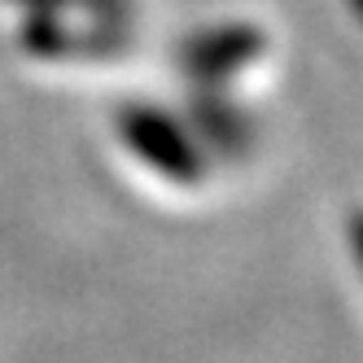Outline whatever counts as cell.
Instances as JSON below:
<instances>
[{"label": "cell", "mask_w": 363, "mask_h": 363, "mask_svg": "<svg viewBox=\"0 0 363 363\" xmlns=\"http://www.w3.org/2000/svg\"><path fill=\"white\" fill-rule=\"evenodd\" d=\"M263 127L237 123L171 84L162 92H127L106 114L101 149L118 189L167 215L219 206L258 167Z\"/></svg>", "instance_id": "6da1fadb"}, {"label": "cell", "mask_w": 363, "mask_h": 363, "mask_svg": "<svg viewBox=\"0 0 363 363\" xmlns=\"http://www.w3.org/2000/svg\"><path fill=\"white\" fill-rule=\"evenodd\" d=\"M153 40V0H0V53L48 88H114Z\"/></svg>", "instance_id": "7a4b0ae2"}, {"label": "cell", "mask_w": 363, "mask_h": 363, "mask_svg": "<svg viewBox=\"0 0 363 363\" xmlns=\"http://www.w3.org/2000/svg\"><path fill=\"white\" fill-rule=\"evenodd\" d=\"M289 74V40L258 9H211L175 40L171 84L237 123L267 127Z\"/></svg>", "instance_id": "3957f363"}]
</instances>
